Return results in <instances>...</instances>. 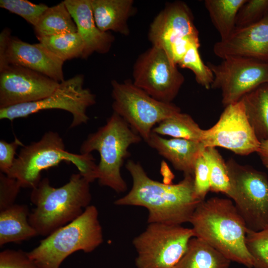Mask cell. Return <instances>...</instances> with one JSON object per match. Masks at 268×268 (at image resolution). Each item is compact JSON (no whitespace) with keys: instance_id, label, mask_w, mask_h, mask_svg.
<instances>
[{"instance_id":"cell-1","label":"cell","mask_w":268,"mask_h":268,"mask_svg":"<svg viewBox=\"0 0 268 268\" xmlns=\"http://www.w3.org/2000/svg\"><path fill=\"white\" fill-rule=\"evenodd\" d=\"M126 168L132 176V187L115 204L146 208L148 223L181 225L189 222L201 201L195 193L194 175H184L177 184L163 183L149 178L138 162L129 160Z\"/></svg>"},{"instance_id":"cell-2","label":"cell","mask_w":268,"mask_h":268,"mask_svg":"<svg viewBox=\"0 0 268 268\" xmlns=\"http://www.w3.org/2000/svg\"><path fill=\"white\" fill-rule=\"evenodd\" d=\"M194 237L222 254L231 262L253 268L246 244V224L231 200L212 197L201 201L189 222Z\"/></svg>"},{"instance_id":"cell-3","label":"cell","mask_w":268,"mask_h":268,"mask_svg":"<svg viewBox=\"0 0 268 268\" xmlns=\"http://www.w3.org/2000/svg\"><path fill=\"white\" fill-rule=\"evenodd\" d=\"M90 183L79 172L59 188L47 178L41 179L32 189L30 201L35 207L28 218L38 235L46 237L81 215L91 200Z\"/></svg>"},{"instance_id":"cell-4","label":"cell","mask_w":268,"mask_h":268,"mask_svg":"<svg viewBox=\"0 0 268 268\" xmlns=\"http://www.w3.org/2000/svg\"><path fill=\"white\" fill-rule=\"evenodd\" d=\"M63 161L73 164L90 183L97 179L98 167L92 155L67 151L63 138L53 131L46 132L37 141L23 146L5 175L17 180L21 188L33 189L41 180L42 171Z\"/></svg>"},{"instance_id":"cell-5","label":"cell","mask_w":268,"mask_h":268,"mask_svg":"<svg viewBox=\"0 0 268 268\" xmlns=\"http://www.w3.org/2000/svg\"><path fill=\"white\" fill-rule=\"evenodd\" d=\"M98 210L90 205L78 218L58 229L27 252L39 268H60L73 253H90L103 242Z\"/></svg>"},{"instance_id":"cell-6","label":"cell","mask_w":268,"mask_h":268,"mask_svg":"<svg viewBox=\"0 0 268 268\" xmlns=\"http://www.w3.org/2000/svg\"><path fill=\"white\" fill-rule=\"evenodd\" d=\"M141 139L122 118L113 112L105 125L88 135L80 146V153L98 151L99 184L118 193H123L127 190V185L121 175V167L130 154L129 147Z\"/></svg>"},{"instance_id":"cell-7","label":"cell","mask_w":268,"mask_h":268,"mask_svg":"<svg viewBox=\"0 0 268 268\" xmlns=\"http://www.w3.org/2000/svg\"><path fill=\"white\" fill-rule=\"evenodd\" d=\"M226 163L230 184L227 197L234 201L248 230L259 231L268 227L267 176L233 159Z\"/></svg>"},{"instance_id":"cell-8","label":"cell","mask_w":268,"mask_h":268,"mask_svg":"<svg viewBox=\"0 0 268 268\" xmlns=\"http://www.w3.org/2000/svg\"><path fill=\"white\" fill-rule=\"evenodd\" d=\"M111 85L114 112L145 141L155 125L181 112L175 104L153 98L130 80L120 83L113 80Z\"/></svg>"},{"instance_id":"cell-9","label":"cell","mask_w":268,"mask_h":268,"mask_svg":"<svg viewBox=\"0 0 268 268\" xmlns=\"http://www.w3.org/2000/svg\"><path fill=\"white\" fill-rule=\"evenodd\" d=\"M194 237L192 228L181 225L149 223L133 240L137 268H174Z\"/></svg>"},{"instance_id":"cell-10","label":"cell","mask_w":268,"mask_h":268,"mask_svg":"<svg viewBox=\"0 0 268 268\" xmlns=\"http://www.w3.org/2000/svg\"><path fill=\"white\" fill-rule=\"evenodd\" d=\"M84 77L76 75L60 82L55 90L41 100L0 109V119L12 121L25 118L49 109H61L69 112L72 116L70 128L85 124L89 120L87 109L95 103V95L83 87Z\"/></svg>"},{"instance_id":"cell-11","label":"cell","mask_w":268,"mask_h":268,"mask_svg":"<svg viewBox=\"0 0 268 268\" xmlns=\"http://www.w3.org/2000/svg\"><path fill=\"white\" fill-rule=\"evenodd\" d=\"M148 38L177 65L192 45L200 44L192 13L183 1L170 3L158 13L150 26Z\"/></svg>"},{"instance_id":"cell-12","label":"cell","mask_w":268,"mask_h":268,"mask_svg":"<svg viewBox=\"0 0 268 268\" xmlns=\"http://www.w3.org/2000/svg\"><path fill=\"white\" fill-rule=\"evenodd\" d=\"M218 64L207 63L214 79L211 88L221 91L224 106L238 102L247 93L268 83V63L229 56Z\"/></svg>"},{"instance_id":"cell-13","label":"cell","mask_w":268,"mask_h":268,"mask_svg":"<svg viewBox=\"0 0 268 268\" xmlns=\"http://www.w3.org/2000/svg\"><path fill=\"white\" fill-rule=\"evenodd\" d=\"M133 78L136 86L165 103H172L185 80L167 53L153 46L138 58L134 67Z\"/></svg>"},{"instance_id":"cell-14","label":"cell","mask_w":268,"mask_h":268,"mask_svg":"<svg viewBox=\"0 0 268 268\" xmlns=\"http://www.w3.org/2000/svg\"><path fill=\"white\" fill-rule=\"evenodd\" d=\"M201 142L205 147H223L240 155L257 152L261 143L249 123L242 100L225 107L216 123L203 130Z\"/></svg>"},{"instance_id":"cell-15","label":"cell","mask_w":268,"mask_h":268,"mask_svg":"<svg viewBox=\"0 0 268 268\" xmlns=\"http://www.w3.org/2000/svg\"><path fill=\"white\" fill-rule=\"evenodd\" d=\"M59 84L29 68L9 65L0 71V109L41 100Z\"/></svg>"},{"instance_id":"cell-16","label":"cell","mask_w":268,"mask_h":268,"mask_svg":"<svg viewBox=\"0 0 268 268\" xmlns=\"http://www.w3.org/2000/svg\"><path fill=\"white\" fill-rule=\"evenodd\" d=\"M64 63L41 43L31 44L11 36L4 58L0 62V71L9 65H16L41 73L60 83L65 80Z\"/></svg>"},{"instance_id":"cell-17","label":"cell","mask_w":268,"mask_h":268,"mask_svg":"<svg viewBox=\"0 0 268 268\" xmlns=\"http://www.w3.org/2000/svg\"><path fill=\"white\" fill-rule=\"evenodd\" d=\"M213 52L222 59L237 56L268 63V12L256 23L235 29L227 39L217 42Z\"/></svg>"},{"instance_id":"cell-18","label":"cell","mask_w":268,"mask_h":268,"mask_svg":"<svg viewBox=\"0 0 268 268\" xmlns=\"http://www.w3.org/2000/svg\"><path fill=\"white\" fill-rule=\"evenodd\" d=\"M64 2L84 44L81 58L86 59L94 52H108L114 37L109 32L101 31L96 26L90 0H65Z\"/></svg>"},{"instance_id":"cell-19","label":"cell","mask_w":268,"mask_h":268,"mask_svg":"<svg viewBox=\"0 0 268 268\" xmlns=\"http://www.w3.org/2000/svg\"><path fill=\"white\" fill-rule=\"evenodd\" d=\"M168 160L176 170L194 175L195 166L204 146L200 141L182 138L167 139L152 132L145 141Z\"/></svg>"},{"instance_id":"cell-20","label":"cell","mask_w":268,"mask_h":268,"mask_svg":"<svg viewBox=\"0 0 268 268\" xmlns=\"http://www.w3.org/2000/svg\"><path fill=\"white\" fill-rule=\"evenodd\" d=\"M97 27L104 32L112 30L121 34L130 33L127 24L133 14V0H90Z\"/></svg>"},{"instance_id":"cell-21","label":"cell","mask_w":268,"mask_h":268,"mask_svg":"<svg viewBox=\"0 0 268 268\" xmlns=\"http://www.w3.org/2000/svg\"><path fill=\"white\" fill-rule=\"evenodd\" d=\"M0 211V247L38 235L29 222L30 212L27 205L14 204Z\"/></svg>"},{"instance_id":"cell-22","label":"cell","mask_w":268,"mask_h":268,"mask_svg":"<svg viewBox=\"0 0 268 268\" xmlns=\"http://www.w3.org/2000/svg\"><path fill=\"white\" fill-rule=\"evenodd\" d=\"M231 262L215 248L194 237L174 268H229Z\"/></svg>"},{"instance_id":"cell-23","label":"cell","mask_w":268,"mask_h":268,"mask_svg":"<svg viewBox=\"0 0 268 268\" xmlns=\"http://www.w3.org/2000/svg\"><path fill=\"white\" fill-rule=\"evenodd\" d=\"M247 119L258 139L268 138V89L265 84L242 99Z\"/></svg>"},{"instance_id":"cell-24","label":"cell","mask_w":268,"mask_h":268,"mask_svg":"<svg viewBox=\"0 0 268 268\" xmlns=\"http://www.w3.org/2000/svg\"><path fill=\"white\" fill-rule=\"evenodd\" d=\"M38 39L48 36L77 32L76 24L64 1L49 7L34 26Z\"/></svg>"},{"instance_id":"cell-25","label":"cell","mask_w":268,"mask_h":268,"mask_svg":"<svg viewBox=\"0 0 268 268\" xmlns=\"http://www.w3.org/2000/svg\"><path fill=\"white\" fill-rule=\"evenodd\" d=\"M246 0H206L204 5L221 40L227 39L235 29L237 13Z\"/></svg>"},{"instance_id":"cell-26","label":"cell","mask_w":268,"mask_h":268,"mask_svg":"<svg viewBox=\"0 0 268 268\" xmlns=\"http://www.w3.org/2000/svg\"><path fill=\"white\" fill-rule=\"evenodd\" d=\"M203 132L190 115L181 112L160 122L152 131L160 135L200 142L202 140Z\"/></svg>"},{"instance_id":"cell-27","label":"cell","mask_w":268,"mask_h":268,"mask_svg":"<svg viewBox=\"0 0 268 268\" xmlns=\"http://www.w3.org/2000/svg\"><path fill=\"white\" fill-rule=\"evenodd\" d=\"M38 40L49 51L64 62L82 57L84 44L77 32L45 37Z\"/></svg>"},{"instance_id":"cell-28","label":"cell","mask_w":268,"mask_h":268,"mask_svg":"<svg viewBox=\"0 0 268 268\" xmlns=\"http://www.w3.org/2000/svg\"><path fill=\"white\" fill-rule=\"evenodd\" d=\"M202 155L209 167L210 191L222 193L228 196L230 184L226 163L219 151L212 147H205Z\"/></svg>"},{"instance_id":"cell-29","label":"cell","mask_w":268,"mask_h":268,"mask_svg":"<svg viewBox=\"0 0 268 268\" xmlns=\"http://www.w3.org/2000/svg\"><path fill=\"white\" fill-rule=\"evenodd\" d=\"M200 44L192 45L178 65L182 68L191 70L197 82L206 89L211 88L214 79L213 74L207 65L204 64L200 56L199 48Z\"/></svg>"},{"instance_id":"cell-30","label":"cell","mask_w":268,"mask_h":268,"mask_svg":"<svg viewBox=\"0 0 268 268\" xmlns=\"http://www.w3.org/2000/svg\"><path fill=\"white\" fill-rule=\"evenodd\" d=\"M246 244L254 261L253 268H268V227L259 231L247 230Z\"/></svg>"},{"instance_id":"cell-31","label":"cell","mask_w":268,"mask_h":268,"mask_svg":"<svg viewBox=\"0 0 268 268\" xmlns=\"http://www.w3.org/2000/svg\"><path fill=\"white\" fill-rule=\"evenodd\" d=\"M0 7L19 15L34 26L49 6L26 0H0Z\"/></svg>"},{"instance_id":"cell-32","label":"cell","mask_w":268,"mask_h":268,"mask_svg":"<svg viewBox=\"0 0 268 268\" xmlns=\"http://www.w3.org/2000/svg\"><path fill=\"white\" fill-rule=\"evenodd\" d=\"M268 12V0H246L240 8L236 18L235 29L256 23Z\"/></svg>"},{"instance_id":"cell-33","label":"cell","mask_w":268,"mask_h":268,"mask_svg":"<svg viewBox=\"0 0 268 268\" xmlns=\"http://www.w3.org/2000/svg\"><path fill=\"white\" fill-rule=\"evenodd\" d=\"M194 187L196 197L200 201H204L208 192L210 191V172L208 165L202 152L195 164Z\"/></svg>"},{"instance_id":"cell-34","label":"cell","mask_w":268,"mask_h":268,"mask_svg":"<svg viewBox=\"0 0 268 268\" xmlns=\"http://www.w3.org/2000/svg\"><path fill=\"white\" fill-rule=\"evenodd\" d=\"M0 268H39L22 250L6 249L0 253Z\"/></svg>"},{"instance_id":"cell-35","label":"cell","mask_w":268,"mask_h":268,"mask_svg":"<svg viewBox=\"0 0 268 268\" xmlns=\"http://www.w3.org/2000/svg\"><path fill=\"white\" fill-rule=\"evenodd\" d=\"M21 188L14 178L0 173V211L13 205Z\"/></svg>"},{"instance_id":"cell-36","label":"cell","mask_w":268,"mask_h":268,"mask_svg":"<svg viewBox=\"0 0 268 268\" xmlns=\"http://www.w3.org/2000/svg\"><path fill=\"white\" fill-rule=\"evenodd\" d=\"M23 146L22 142L17 138L8 142L0 140V172L7 174L13 166L16 159L15 156L18 146Z\"/></svg>"},{"instance_id":"cell-37","label":"cell","mask_w":268,"mask_h":268,"mask_svg":"<svg viewBox=\"0 0 268 268\" xmlns=\"http://www.w3.org/2000/svg\"><path fill=\"white\" fill-rule=\"evenodd\" d=\"M260 145L257 153L264 166L268 169V138L260 141Z\"/></svg>"},{"instance_id":"cell-38","label":"cell","mask_w":268,"mask_h":268,"mask_svg":"<svg viewBox=\"0 0 268 268\" xmlns=\"http://www.w3.org/2000/svg\"><path fill=\"white\" fill-rule=\"evenodd\" d=\"M265 85H266V86L267 88H268V83H267L265 84Z\"/></svg>"}]
</instances>
